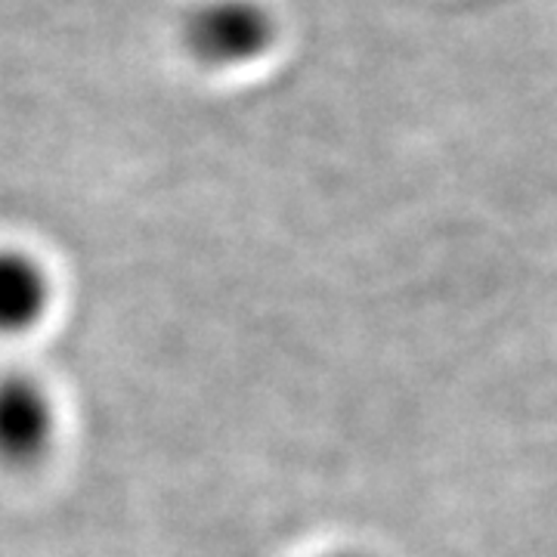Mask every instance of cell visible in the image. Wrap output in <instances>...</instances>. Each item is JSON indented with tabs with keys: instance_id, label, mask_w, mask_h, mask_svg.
Wrapping results in <instances>:
<instances>
[{
	"instance_id": "277c9868",
	"label": "cell",
	"mask_w": 557,
	"mask_h": 557,
	"mask_svg": "<svg viewBox=\"0 0 557 557\" xmlns=\"http://www.w3.org/2000/svg\"><path fill=\"white\" fill-rule=\"evenodd\" d=\"M313 557H372L366 555V552H359V548H332V552H319Z\"/></svg>"
},
{
	"instance_id": "3957f363",
	"label": "cell",
	"mask_w": 557,
	"mask_h": 557,
	"mask_svg": "<svg viewBox=\"0 0 557 557\" xmlns=\"http://www.w3.org/2000/svg\"><path fill=\"white\" fill-rule=\"evenodd\" d=\"M53 298L50 267L28 248L0 245V338L35 332L50 317Z\"/></svg>"
},
{
	"instance_id": "7a4b0ae2",
	"label": "cell",
	"mask_w": 557,
	"mask_h": 557,
	"mask_svg": "<svg viewBox=\"0 0 557 557\" xmlns=\"http://www.w3.org/2000/svg\"><path fill=\"white\" fill-rule=\"evenodd\" d=\"M60 403L32 369L0 372V468L35 471L60 443Z\"/></svg>"
},
{
	"instance_id": "6da1fadb",
	"label": "cell",
	"mask_w": 557,
	"mask_h": 557,
	"mask_svg": "<svg viewBox=\"0 0 557 557\" xmlns=\"http://www.w3.org/2000/svg\"><path fill=\"white\" fill-rule=\"evenodd\" d=\"M278 22L263 0H196L180 20V44L208 72H236L263 60Z\"/></svg>"
}]
</instances>
